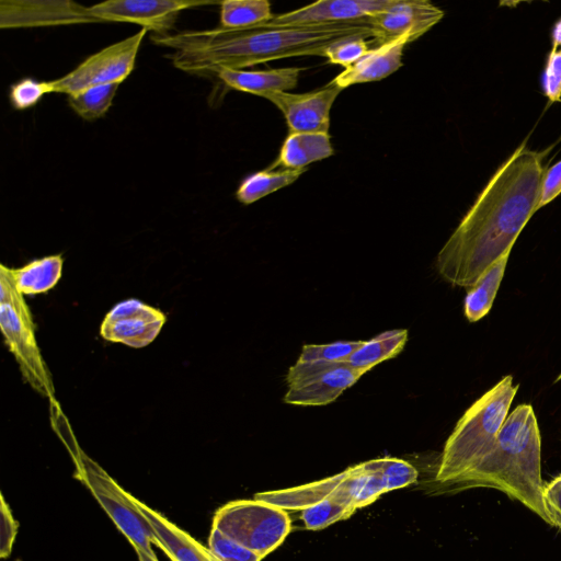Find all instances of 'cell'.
<instances>
[{"mask_svg": "<svg viewBox=\"0 0 561 561\" xmlns=\"http://www.w3.org/2000/svg\"><path fill=\"white\" fill-rule=\"evenodd\" d=\"M523 141L491 176L436 256L449 284L472 287L537 211L545 156Z\"/></svg>", "mask_w": 561, "mask_h": 561, "instance_id": "cell-1", "label": "cell"}, {"mask_svg": "<svg viewBox=\"0 0 561 561\" xmlns=\"http://www.w3.org/2000/svg\"><path fill=\"white\" fill-rule=\"evenodd\" d=\"M375 37L368 19L344 23L273 25L268 22L251 27L185 31L153 34L151 41L172 49L167 55L184 72L204 77L221 70L244 68L299 56H323L334 44L350 38Z\"/></svg>", "mask_w": 561, "mask_h": 561, "instance_id": "cell-2", "label": "cell"}, {"mask_svg": "<svg viewBox=\"0 0 561 561\" xmlns=\"http://www.w3.org/2000/svg\"><path fill=\"white\" fill-rule=\"evenodd\" d=\"M474 488L496 489L549 525L542 503L541 436L530 404L515 408L490 451L438 491L454 493Z\"/></svg>", "mask_w": 561, "mask_h": 561, "instance_id": "cell-3", "label": "cell"}, {"mask_svg": "<svg viewBox=\"0 0 561 561\" xmlns=\"http://www.w3.org/2000/svg\"><path fill=\"white\" fill-rule=\"evenodd\" d=\"M518 390L513 377H503L473 402L457 422L439 457L434 482L437 490L471 469L496 442Z\"/></svg>", "mask_w": 561, "mask_h": 561, "instance_id": "cell-4", "label": "cell"}, {"mask_svg": "<svg viewBox=\"0 0 561 561\" xmlns=\"http://www.w3.org/2000/svg\"><path fill=\"white\" fill-rule=\"evenodd\" d=\"M0 327L26 382L41 394L51 397L53 381L36 342L28 306L14 286L11 268L3 264L0 265Z\"/></svg>", "mask_w": 561, "mask_h": 561, "instance_id": "cell-5", "label": "cell"}, {"mask_svg": "<svg viewBox=\"0 0 561 561\" xmlns=\"http://www.w3.org/2000/svg\"><path fill=\"white\" fill-rule=\"evenodd\" d=\"M77 478L133 545L139 561H158L152 545L158 543L153 528L136 505L134 496L124 491L94 460L82 450L73 458Z\"/></svg>", "mask_w": 561, "mask_h": 561, "instance_id": "cell-6", "label": "cell"}, {"mask_svg": "<svg viewBox=\"0 0 561 561\" xmlns=\"http://www.w3.org/2000/svg\"><path fill=\"white\" fill-rule=\"evenodd\" d=\"M262 559L278 548L291 529L288 513L261 500H236L219 507L213 527Z\"/></svg>", "mask_w": 561, "mask_h": 561, "instance_id": "cell-7", "label": "cell"}, {"mask_svg": "<svg viewBox=\"0 0 561 561\" xmlns=\"http://www.w3.org/2000/svg\"><path fill=\"white\" fill-rule=\"evenodd\" d=\"M213 4L187 0H107L91 7L72 1L60 4L61 25L92 22L135 23L153 34H168L181 11Z\"/></svg>", "mask_w": 561, "mask_h": 561, "instance_id": "cell-8", "label": "cell"}, {"mask_svg": "<svg viewBox=\"0 0 561 561\" xmlns=\"http://www.w3.org/2000/svg\"><path fill=\"white\" fill-rule=\"evenodd\" d=\"M147 32L141 27L136 34L89 56L64 77L49 81L51 93L70 95L99 84L122 83L135 67Z\"/></svg>", "mask_w": 561, "mask_h": 561, "instance_id": "cell-9", "label": "cell"}, {"mask_svg": "<svg viewBox=\"0 0 561 561\" xmlns=\"http://www.w3.org/2000/svg\"><path fill=\"white\" fill-rule=\"evenodd\" d=\"M363 374L347 362H296L286 374L284 402L321 407L335 401Z\"/></svg>", "mask_w": 561, "mask_h": 561, "instance_id": "cell-10", "label": "cell"}, {"mask_svg": "<svg viewBox=\"0 0 561 561\" xmlns=\"http://www.w3.org/2000/svg\"><path fill=\"white\" fill-rule=\"evenodd\" d=\"M167 321L165 314L135 298L116 304L104 317L100 334L110 342L141 348L149 345Z\"/></svg>", "mask_w": 561, "mask_h": 561, "instance_id": "cell-11", "label": "cell"}, {"mask_svg": "<svg viewBox=\"0 0 561 561\" xmlns=\"http://www.w3.org/2000/svg\"><path fill=\"white\" fill-rule=\"evenodd\" d=\"M341 91L329 83L306 93L272 92L264 99L283 113L289 133H329L330 112Z\"/></svg>", "mask_w": 561, "mask_h": 561, "instance_id": "cell-12", "label": "cell"}, {"mask_svg": "<svg viewBox=\"0 0 561 561\" xmlns=\"http://www.w3.org/2000/svg\"><path fill=\"white\" fill-rule=\"evenodd\" d=\"M443 16L444 11L427 0H394L390 7L368 18V22L375 31L377 46L405 34L415 41Z\"/></svg>", "mask_w": 561, "mask_h": 561, "instance_id": "cell-13", "label": "cell"}, {"mask_svg": "<svg viewBox=\"0 0 561 561\" xmlns=\"http://www.w3.org/2000/svg\"><path fill=\"white\" fill-rule=\"evenodd\" d=\"M394 0H319L294 11L274 15L273 25L344 23L368 19Z\"/></svg>", "mask_w": 561, "mask_h": 561, "instance_id": "cell-14", "label": "cell"}, {"mask_svg": "<svg viewBox=\"0 0 561 561\" xmlns=\"http://www.w3.org/2000/svg\"><path fill=\"white\" fill-rule=\"evenodd\" d=\"M413 42L405 34L371 47L359 60L344 68L330 83L344 90L353 84L379 81L402 67L404 47Z\"/></svg>", "mask_w": 561, "mask_h": 561, "instance_id": "cell-15", "label": "cell"}, {"mask_svg": "<svg viewBox=\"0 0 561 561\" xmlns=\"http://www.w3.org/2000/svg\"><path fill=\"white\" fill-rule=\"evenodd\" d=\"M156 534L157 546L172 561H220L208 547L203 546L163 515L135 499Z\"/></svg>", "mask_w": 561, "mask_h": 561, "instance_id": "cell-16", "label": "cell"}, {"mask_svg": "<svg viewBox=\"0 0 561 561\" xmlns=\"http://www.w3.org/2000/svg\"><path fill=\"white\" fill-rule=\"evenodd\" d=\"M299 67L268 70H221L217 78L229 89L261 98L272 92H289L298 84Z\"/></svg>", "mask_w": 561, "mask_h": 561, "instance_id": "cell-17", "label": "cell"}, {"mask_svg": "<svg viewBox=\"0 0 561 561\" xmlns=\"http://www.w3.org/2000/svg\"><path fill=\"white\" fill-rule=\"evenodd\" d=\"M334 154L329 133H289L270 169L307 170V165Z\"/></svg>", "mask_w": 561, "mask_h": 561, "instance_id": "cell-18", "label": "cell"}, {"mask_svg": "<svg viewBox=\"0 0 561 561\" xmlns=\"http://www.w3.org/2000/svg\"><path fill=\"white\" fill-rule=\"evenodd\" d=\"M512 249L506 250L468 291L463 310L469 322L482 319L492 308L500 288Z\"/></svg>", "mask_w": 561, "mask_h": 561, "instance_id": "cell-19", "label": "cell"}, {"mask_svg": "<svg viewBox=\"0 0 561 561\" xmlns=\"http://www.w3.org/2000/svg\"><path fill=\"white\" fill-rule=\"evenodd\" d=\"M64 259L60 254L36 259L20 268H11L15 288L24 295L48 291L59 282Z\"/></svg>", "mask_w": 561, "mask_h": 561, "instance_id": "cell-20", "label": "cell"}, {"mask_svg": "<svg viewBox=\"0 0 561 561\" xmlns=\"http://www.w3.org/2000/svg\"><path fill=\"white\" fill-rule=\"evenodd\" d=\"M408 341V330L393 329L385 331L363 344L353 352L347 363L363 375L378 364L396 357Z\"/></svg>", "mask_w": 561, "mask_h": 561, "instance_id": "cell-21", "label": "cell"}, {"mask_svg": "<svg viewBox=\"0 0 561 561\" xmlns=\"http://www.w3.org/2000/svg\"><path fill=\"white\" fill-rule=\"evenodd\" d=\"M306 170L270 169L245 176L236 191L237 199L250 205L254 202L293 184Z\"/></svg>", "mask_w": 561, "mask_h": 561, "instance_id": "cell-22", "label": "cell"}, {"mask_svg": "<svg viewBox=\"0 0 561 561\" xmlns=\"http://www.w3.org/2000/svg\"><path fill=\"white\" fill-rule=\"evenodd\" d=\"M220 4V26L238 30L266 23L274 16L267 0H225Z\"/></svg>", "mask_w": 561, "mask_h": 561, "instance_id": "cell-23", "label": "cell"}, {"mask_svg": "<svg viewBox=\"0 0 561 561\" xmlns=\"http://www.w3.org/2000/svg\"><path fill=\"white\" fill-rule=\"evenodd\" d=\"M121 83H108L90 87L68 95L70 108L85 121H94L105 115L112 106Z\"/></svg>", "mask_w": 561, "mask_h": 561, "instance_id": "cell-24", "label": "cell"}, {"mask_svg": "<svg viewBox=\"0 0 561 561\" xmlns=\"http://www.w3.org/2000/svg\"><path fill=\"white\" fill-rule=\"evenodd\" d=\"M354 512V510L342 503L323 500L302 510L301 519L307 529L318 530L348 518Z\"/></svg>", "mask_w": 561, "mask_h": 561, "instance_id": "cell-25", "label": "cell"}, {"mask_svg": "<svg viewBox=\"0 0 561 561\" xmlns=\"http://www.w3.org/2000/svg\"><path fill=\"white\" fill-rule=\"evenodd\" d=\"M363 341H337L328 344H305L298 362H347Z\"/></svg>", "mask_w": 561, "mask_h": 561, "instance_id": "cell-26", "label": "cell"}, {"mask_svg": "<svg viewBox=\"0 0 561 561\" xmlns=\"http://www.w3.org/2000/svg\"><path fill=\"white\" fill-rule=\"evenodd\" d=\"M48 93H51L49 81L23 78L10 87L9 100L13 108L23 111L36 105Z\"/></svg>", "mask_w": 561, "mask_h": 561, "instance_id": "cell-27", "label": "cell"}, {"mask_svg": "<svg viewBox=\"0 0 561 561\" xmlns=\"http://www.w3.org/2000/svg\"><path fill=\"white\" fill-rule=\"evenodd\" d=\"M208 548L220 561H261L262 558L252 550L211 528Z\"/></svg>", "mask_w": 561, "mask_h": 561, "instance_id": "cell-28", "label": "cell"}, {"mask_svg": "<svg viewBox=\"0 0 561 561\" xmlns=\"http://www.w3.org/2000/svg\"><path fill=\"white\" fill-rule=\"evenodd\" d=\"M363 37L350 38L331 46L325 57L329 62L347 68L359 60L371 47Z\"/></svg>", "mask_w": 561, "mask_h": 561, "instance_id": "cell-29", "label": "cell"}, {"mask_svg": "<svg viewBox=\"0 0 561 561\" xmlns=\"http://www.w3.org/2000/svg\"><path fill=\"white\" fill-rule=\"evenodd\" d=\"M542 91L550 102L561 99V49L552 48L542 73Z\"/></svg>", "mask_w": 561, "mask_h": 561, "instance_id": "cell-30", "label": "cell"}, {"mask_svg": "<svg viewBox=\"0 0 561 561\" xmlns=\"http://www.w3.org/2000/svg\"><path fill=\"white\" fill-rule=\"evenodd\" d=\"M542 503L549 525L561 530V473L543 483Z\"/></svg>", "mask_w": 561, "mask_h": 561, "instance_id": "cell-31", "label": "cell"}, {"mask_svg": "<svg viewBox=\"0 0 561 561\" xmlns=\"http://www.w3.org/2000/svg\"><path fill=\"white\" fill-rule=\"evenodd\" d=\"M0 557L8 558L18 534L19 524L2 494L0 495Z\"/></svg>", "mask_w": 561, "mask_h": 561, "instance_id": "cell-32", "label": "cell"}, {"mask_svg": "<svg viewBox=\"0 0 561 561\" xmlns=\"http://www.w3.org/2000/svg\"><path fill=\"white\" fill-rule=\"evenodd\" d=\"M561 194V160L546 169L542 176L540 196L537 205V210L552 202L558 195Z\"/></svg>", "mask_w": 561, "mask_h": 561, "instance_id": "cell-33", "label": "cell"}, {"mask_svg": "<svg viewBox=\"0 0 561 561\" xmlns=\"http://www.w3.org/2000/svg\"><path fill=\"white\" fill-rule=\"evenodd\" d=\"M552 48L561 46V19L554 24L552 30Z\"/></svg>", "mask_w": 561, "mask_h": 561, "instance_id": "cell-34", "label": "cell"}, {"mask_svg": "<svg viewBox=\"0 0 561 561\" xmlns=\"http://www.w3.org/2000/svg\"><path fill=\"white\" fill-rule=\"evenodd\" d=\"M561 379V373L559 374V376L556 378V382L559 381Z\"/></svg>", "mask_w": 561, "mask_h": 561, "instance_id": "cell-35", "label": "cell"}]
</instances>
